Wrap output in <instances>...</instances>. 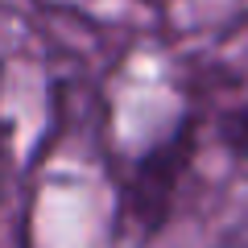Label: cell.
Masks as SVG:
<instances>
[{
    "label": "cell",
    "instance_id": "7a4b0ae2",
    "mask_svg": "<svg viewBox=\"0 0 248 248\" xmlns=\"http://www.w3.org/2000/svg\"><path fill=\"white\" fill-rule=\"evenodd\" d=\"M0 186H4V149H0Z\"/></svg>",
    "mask_w": 248,
    "mask_h": 248
},
{
    "label": "cell",
    "instance_id": "6da1fadb",
    "mask_svg": "<svg viewBox=\"0 0 248 248\" xmlns=\"http://www.w3.org/2000/svg\"><path fill=\"white\" fill-rule=\"evenodd\" d=\"M232 145L248 153V112L240 116V120H232Z\"/></svg>",
    "mask_w": 248,
    "mask_h": 248
}]
</instances>
